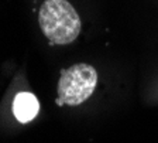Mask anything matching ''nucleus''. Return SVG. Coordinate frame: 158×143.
Listing matches in <instances>:
<instances>
[{"instance_id":"obj_1","label":"nucleus","mask_w":158,"mask_h":143,"mask_svg":"<svg viewBox=\"0 0 158 143\" xmlns=\"http://www.w3.org/2000/svg\"><path fill=\"white\" fill-rule=\"evenodd\" d=\"M38 23L49 44L66 46L81 33V19L66 0H45L40 9Z\"/></svg>"},{"instance_id":"obj_2","label":"nucleus","mask_w":158,"mask_h":143,"mask_svg":"<svg viewBox=\"0 0 158 143\" xmlns=\"http://www.w3.org/2000/svg\"><path fill=\"white\" fill-rule=\"evenodd\" d=\"M98 85V72L92 65L85 63L75 64L61 71L58 82L56 105L76 106L85 102Z\"/></svg>"},{"instance_id":"obj_3","label":"nucleus","mask_w":158,"mask_h":143,"mask_svg":"<svg viewBox=\"0 0 158 143\" xmlns=\"http://www.w3.org/2000/svg\"><path fill=\"white\" fill-rule=\"evenodd\" d=\"M40 110V103L35 95L31 92H20L13 101V113L17 120L21 123H28L37 116Z\"/></svg>"}]
</instances>
